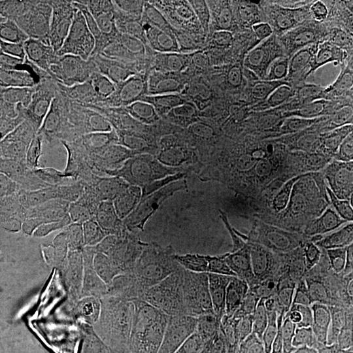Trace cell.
Instances as JSON below:
<instances>
[{"mask_svg": "<svg viewBox=\"0 0 353 353\" xmlns=\"http://www.w3.org/2000/svg\"><path fill=\"white\" fill-rule=\"evenodd\" d=\"M100 141L105 157L131 173L173 164L189 145L196 144L183 115L169 121L141 109L117 112L113 123L102 130Z\"/></svg>", "mask_w": 353, "mask_h": 353, "instance_id": "obj_1", "label": "cell"}, {"mask_svg": "<svg viewBox=\"0 0 353 353\" xmlns=\"http://www.w3.org/2000/svg\"><path fill=\"white\" fill-rule=\"evenodd\" d=\"M68 176L58 211L50 217L41 208L33 210V214L37 227L77 263L101 217L105 203L113 192L118 176L110 160L97 156L84 160Z\"/></svg>", "mask_w": 353, "mask_h": 353, "instance_id": "obj_2", "label": "cell"}, {"mask_svg": "<svg viewBox=\"0 0 353 353\" xmlns=\"http://www.w3.org/2000/svg\"><path fill=\"white\" fill-rule=\"evenodd\" d=\"M157 3L176 14L204 67L202 79L191 85L189 101L182 113L201 109L240 68L232 48L227 4L225 1L196 0H157Z\"/></svg>", "mask_w": 353, "mask_h": 353, "instance_id": "obj_3", "label": "cell"}, {"mask_svg": "<svg viewBox=\"0 0 353 353\" xmlns=\"http://www.w3.org/2000/svg\"><path fill=\"white\" fill-rule=\"evenodd\" d=\"M190 90L189 74L176 58L166 28L156 20L135 74L114 110L122 113L141 109L176 121L189 101Z\"/></svg>", "mask_w": 353, "mask_h": 353, "instance_id": "obj_4", "label": "cell"}, {"mask_svg": "<svg viewBox=\"0 0 353 353\" xmlns=\"http://www.w3.org/2000/svg\"><path fill=\"white\" fill-rule=\"evenodd\" d=\"M105 16L99 1H74L54 26L28 39L58 75L99 85Z\"/></svg>", "mask_w": 353, "mask_h": 353, "instance_id": "obj_5", "label": "cell"}, {"mask_svg": "<svg viewBox=\"0 0 353 353\" xmlns=\"http://www.w3.org/2000/svg\"><path fill=\"white\" fill-rule=\"evenodd\" d=\"M219 348L236 353H335L353 348V335L328 331L306 310L285 306L256 318Z\"/></svg>", "mask_w": 353, "mask_h": 353, "instance_id": "obj_6", "label": "cell"}, {"mask_svg": "<svg viewBox=\"0 0 353 353\" xmlns=\"http://www.w3.org/2000/svg\"><path fill=\"white\" fill-rule=\"evenodd\" d=\"M105 16L99 85L112 105L123 96L156 19L145 1H99Z\"/></svg>", "mask_w": 353, "mask_h": 353, "instance_id": "obj_7", "label": "cell"}, {"mask_svg": "<svg viewBox=\"0 0 353 353\" xmlns=\"http://www.w3.org/2000/svg\"><path fill=\"white\" fill-rule=\"evenodd\" d=\"M97 156L103 153L52 115L50 125L37 138L0 139V173L3 176H68L84 160Z\"/></svg>", "mask_w": 353, "mask_h": 353, "instance_id": "obj_8", "label": "cell"}, {"mask_svg": "<svg viewBox=\"0 0 353 353\" xmlns=\"http://www.w3.org/2000/svg\"><path fill=\"white\" fill-rule=\"evenodd\" d=\"M296 186V160L292 153L272 148L252 163L233 170L230 185L202 205L221 214H252L271 203L281 201Z\"/></svg>", "mask_w": 353, "mask_h": 353, "instance_id": "obj_9", "label": "cell"}, {"mask_svg": "<svg viewBox=\"0 0 353 353\" xmlns=\"http://www.w3.org/2000/svg\"><path fill=\"white\" fill-rule=\"evenodd\" d=\"M139 214V198L118 178L75 268L102 276L121 267L138 242Z\"/></svg>", "mask_w": 353, "mask_h": 353, "instance_id": "obj_10", "label": "cell"}, {"mask_svg": "<svg viewBox=\"0 0 353 353\" xmlns=\"http://www.w3.org/2000/svg\"><path fill=\"white\" fill-rule=\"evenodd\" d=\"M65 278L67 271L57 255L36 252L1 280V316L51 325L52 305Z\"/></svg>", "mask_w": 353, "mask_h": 353, "instance_id": "obj_11", "label": "cell"}, {"mask_svg": "<svg viewBox=\"0 0 353 353\" xmlns=\"http://www.w3.org/2000/svg\"><path fill=\"white\" fill-rule=\"evenodd\" d=\"M48 90L55 119L102 152L100 134L113 123L117 110L101 90L63 76L52 81Z\"/></svg>", "mask_w": 353, "mask_h": 353, "instance_id": "obj_12", "label": "cell"}, {"mask_svg": "<svg viewBox=\"0 0 353 353\" xmlns=\"http://www.w3.org/2000/svg\"><path fill=\"white\" fill-rule=\"evenodd\" d=\"M181 115L189 122L196 144L212 152L232 170L275 148L272 138L263 130L216 117L203 109H192Z\"/></svg>", "mask_w": 353, "mask_h": 353, "instance_id": "obj_13", "label": "cell"}, {"mask_svg": "<svg viewBox=\"0 0 353 353\" xmlns=\"http://www.w3.org/2000/svg\"><path fill=\"white\" fill-rule=\"evenodd\" d=\"M283 43L293 84L309 100L339 106L353 102V76L343 62L326 61L285 41Z\"/></svg>", "mask_w": 353, "mask_h": 353, "instance_id": "obj_14", "label": "cell"}, {"mask_svg": "<svg viewBox=\"0 0 353 353\" xmlns=\"http://www.w3.org/2000/svg\"><path fill=\"white\" fill-rule=\"evenodd\" d=\"M115 172L143 202L169 208H192L198 205V199L178 161L144 173H131L115 165Z\"/></svg>", "mask_w": 353, "mask_h": 353, "instance_id": "obj_15", "label": "cell"}, {"mask_svg": "<svg viewBox=\"0 0 353 353\" xmlns=\"http://www.w3.org/2000/svg\"><path fill=\"white\" fill-rule=\"evenodd\" d=\"M165 214V254L169 268L178 265H220L227 261L224 249L203 228L176 214Z\"/></svg>", "mask_w": 353, "mask_h": 353, "instance_id": "obj_16", "label": "cell"}, {"mask_svg": "<svg viewBox=\"0 0 353 353\" xmlns=\"http://www.w3.org/2000/svg\"><path fill=\"white\" fill-rule=\"evenodd\" d=\"M163 276L169 293L191 305L202 303L220 290L237 288V272L229 259L220 265H178L166 270Z\"/></svg>", "mask_w": 353, "mask_h": 353, "instance_id": "obj_17", "label": "cell"}, {"mask_svg": "<svg viewBox=\"0 0 353 353\" xmlns=\"http://www.w3.org/2000/svg\"><path fill=\"white\" fill-rule=\"evenodd\" d=\"M252 225L280 246L300 249L316 240V228L303 207L275 202L250 214Z\"/></svg>", "mask_w": 353, "mask_h": 353, "instance_id": "obj_18", "label": "cell"}, {"mask_svg": "<svg viewBox=\"0 0 353 353\" xmlns=\"http://www.w3.org/2000/svg\"><path fill=\"white\" fill-rule=\"evenodd\" d=\"M70 176V174H68ZM68 176H0V199L26 210L41 208L46 216L58 211L68 185Z\"/></svg>", "mask_w": 353, "mask_h": 353, "instance_id": "obj_19", "label": "cell"}, {"mask_svg": "<svg viewBox=\"0 0 353 353\" xmlns=\"http://www.w3.org/2000/svg\"><path fill=\"white\" fill-rule=\"evenodd\" d=\"M74 1L12 0L0 3V34L30 39L54 26Z\"/></svg>", "mask_w": 353, "mask_h": 353, "instance_id": "obj_20", "label": "cell"}, {"mask_svg": "<svg viewBox=\"0 0 353 353\" xmlns=\"http://www.w3.org/2000/svg\"><path fill=\"white\" fill-rule=\"evenodd\" d=\"M1 80L29 87H49L59 75L30 42L0 34Z\"/></svg>", "mask_w": 353, "mask_h": 353, "instance_id": "obj_21", "label": "cell"}, {"mask_svg": "<svg viewBox=\"0 0 353 353\" xmlns=\"http://www.w3.org/2000/svg\"><path fill=\"white\" fill-rule=\"evenodd\" d=\"M353 183V159L306 147L296 159V186L305 191L347 188Z\"/></svg>", "mask_w": 353, "mask_h": 353, "instance_id": "obj_22", "label": "cell"}, {"mask_svg": "<svg viewBox=\"0 0 353 353\" xmlns=\"http://www.w3.org/2000/svg\"><path fill=\"white\" fill-rule=\"evenodd\" d=\"M196 306L203 310V316L212 325L224 330H245L256 318L265 313L285 307L280 303H268L254 297L240 288L220 290Z\"/></svg>", "mask_w": 353, "mask_h": 353, "instance_id": "obj_23", "label": "cell"}, {"mask_svg": "<svg viewBox=\"0 0 353 353\" xmlns=\"http://www.w3.org/2000/svg\"><path fill=\"white\" fill-rule=\"evenodd\" d=\"M230 29L246 37L283 41L290 4L285 1H225Z\"/></svg>", "mask_w": 353, "mask_h": 353, "instance_id": "obj_24", "label": "cell"}, {"mask_svg": "<svg viewBox=\"0 0 353 353\" xmlns=\"http://www.w3.org/2000/svg\"><path fill=\"white\" fill-rule=\"evenodd\" d=\"M176 161L188 178L190 188L198 199V205L221 194L232 182L233 170L199 144L189 145Z\"/></svg>", "mask_w": 353, "mask_h": 353, "instance_id": "obj_25", "label": "cell"}, {"mask_svg": "<svg viewBox=\"0 0 353 353\" xmlns=\"http://www.w3.org/2000/svg\"><path fill=\"white\" fill-rule=\"evenodd\" d=\"M236 79L248 93L265 126L278 122L279 118L290 114L292 110L290 87L278 76L258 68L240 65Z\"/></svg>", "mask_w": 353, "mask_h": 353, "instance_id": "obj_26", "label": "cell"}, {"mask_svg": "<svg viewBox=\"0 0 353 353\" xmlns=\"http://www.w3.org/2000/svg\"><path fill=\"white\" fill-rule=\"evenodd\" d=\"M233 265L237 272V288L259 300L290 306L299 296L294 280L280 268L248 262Z\"/></svg>", "mask_w": 353, "mask_h": 353, "instance_id": "obj_27", "label": "cell"}, {"mask_svg": "<svg viewBox=\"0 0 353 353\" xmlns=\"http://www.w3.org/2000/svg\"><path fill=\"white\" fill-rule=\"evenodd\" d=\"M279 202L292 203L303 207L310 214L314 225L334 227L353 214V189L313 190V191H290Z\"/></svg>", "mask_w": 353, "mask_h": 353, "instance_id": "obj_28", "label": "cell"}, {"mask_svg": "<svg viewBox=\"0 0 353 353\" xmlns=\"http://www.w3.org/2000/svg\"><path fill=\"white\" fill-rule=\"evenodd\" d=\"M283 41L331 62H343L341 52L316 19L297 6H290Z\"/></svg>", "mask_w": 353, "mask_h": 353, "instance_id": "obj_29", "label": "cell"}, {"mask_svg": "<svg viewBox=\"0 0 353 353\" xmlns=\"http://www.w3.org/2000/svg\"><path fill=\"white\" fill-rule=\"evenodd\" d=\"M84 271L74 268L55 297L51 312V327L61 341H67L77 336V323L84 301Z\"/></svg>", "mask_w": 353, "mask_h": 353, "instance_id": "obj_30", "label": "cell"}, {"mask_svg": "<svg viewBox=\"0 0 353 353\" xmlns=\"http://www.w3.org/2000/svg\"><path fill=\"white\" fill-rule=\"evenodd\" d=\"M1 347L14 353H49L55 339L59 338L51 325L33 321L1 316Z\"/></svg>", "mask_w": 353, "mask_h": 353, "instance_id": "obj_31", "label": "cell"}, {"mask_svg": "<svg viewBox=\"0 0 353 353\" xmlns=\"http://www.w3.org/2000/svg\"><path fill=\"white\" fill-rule=\"evenodd\" d=\"M145 8L166 28L176 51V58L189 74L191 85L198 83L204 74V67L196 55L189 34L178 21L176 14L157 1H145Z\"/></svg>", "mask_w": 353, "mask_h": 353, "instance_id": "obj_32", "label": "cell"}, {"mask_svg": "<svg viewBox=\"0 0 353 353\" xmlns=\"http://www.w3.org/2000/svg\"><path fill=\"white\" fill-rule=\"evenodd\" d=\"M0 103L42 118H51L52 115L48 87L19 85L1 80Z\"/></svg>", "mask_w": 353, "mask_h": 353, "instance_id": "obj_33", "label": "cell"}, {"mask_svg": "<svg viewBox=\"0 0 353 353\" xmlns=\"http://www.w3.org/2000/svg\"><path fill=\"white\" fill-rule=\"evenodd\" d=\"M48 234L38 228L30 237H0V265L1 280L8 278L13 271L28 262L36 252L49 242Z\"/></svg>", "mask_w": 353, "mask_h": 353, "instance_id": "obj_34", "label": "cell"}, {"mask_svg": "<svg viewBox=\"0 0 353 353\" xmlns=\"http://www.w3.org/2000/svg\"><path fill=\"white\" fill-rule=\"evenodd\" d=\"M316 322L328 331L353 335V293L332 294L313 313Z\"/></svg>", "mask_w": 353, "mask_h": 353, "instance_id": "obj_35", "label": "cell"}, {"mask_svg": "<svg viewBox=\"0 0 353 353\" xmlns=\"http://www.w3.org/2000/svg\"><path fill=\"white\" fill-rule=\"evenodd\" d=\"M50 121L51 118H42L0 103V139L26 140L37 138L45 128L49 127Z\"/></svg>", "mask_w": 353, "mask_h": 353, "instance_id": "obj_36", "label": "cell"}, {"mask_svg": "<svg viewBox=\"0 0 353 353\" xmlns=\"http://www.w3.org/2000/svg\"><path fill=\"white\" fill-rule=\"evenodd\" d=\"M314 134L327 139L353 144V108L351 105L331 108L314 119Z\"/></svg>", "mask_w": 353, "mask_h": 353, "instance_id": "obj_37", "label": "cell"}, {"mask_svg": "<svg viewBox=\"0 0 353 353\" xmlns=\"http://www.w3.org/2000/svg\"><path fill=\"white\" fill-rule=\"evenodd\" d=\"M122 284L130 293V296L134 299L137 309L135 331L132 334V338L127 343V347L131 353H147L152 347V341L154 336L150 305L141 290H138L131 281H122Z\"/></svg>", "mask_w": 353, "mask_h": 353, "instance_id": "obj_38", "label": "cell"}, {"mask_svg": "<svg viewBox=\"0 0 353 353\" xmlns=\"http://www.w3.org/2000/svg\"><path fill=\"white\" fill-rule=\"evenodd\" d=\"M0 214L1 236L30 237L38 230L32 210H26L0 199Z\"/></svg>", "mask_w": 353, "mask_h": 353, "instance_id": "obj_39", "label": "cell"}, {"mask_svg": "<svg viewBox=\"0 0 353 353\" xmlns=\"http://www.w3.org/2000/svg\"><path fill=\"white\" fill-rule=\"evenodd\" d=\"M72 353H131L127 344L110 339L108 336H76L65 341Z\"/></svg>", "mask_w": 353, "mask_h": 353, "instance_id": "obj_40", "label": "cell"}, {"mask_svg": "<svg viewBox=\"0 0 353 353\" xmlns=\"http://www.w3.org/2000/svg\"><path fill=\"white\" fill-rule=\"evenodd\" d=\"M341 227L344 228V230L353 236V214L348 216L345 220H343L341 224Z\"/></svg>", "mask_w": 353, "mask_h": 353, "instance_id": "obj_41", "label": "cell"}, {"mask_svg": "<svg viewBox=\"0 0 353 353\" xmlns=\"http://www.w3.org/2000/svg\"><path fill=\"white\" fill-rule=\"evenodd\" d=\"M0 353H14L11 350H8V348H6V347H0Z\"/></svg>", "mask_w": 353, "mask_h": 353, "instance_id": "obj_42", "label": "cell"}, {"mask_svg": "<svg viewBox=\"0 0 353 353\" xmlns=\"http://www.w3.org/2000/svg\"><path fill=\"white\" fill-rule=\"evenodd\" d=\"M335 353H353V348H350V350H344V351H339V352Z\"/></svg>", "mask_w": 353, "mask_h": 353, "instance_id": "obj_43", "label": "cell"}, {"mask_svg": "<svg viewBox=\"0 0 353 353\" xmlns=\"http://www.w3.org/2000/svg\"><path fill=\"white\" fill-rule=\"evenodd\" d=\"M224 353H236V352H224Z\"/></svg>", "mask_w": 353, "mask_h": 353, "instance_id": "obj_44", "label": "cell"}, {"mask_svg": "<svg viewBox=\"0 0 353 353\" xmlns=\"http://www.w3.org/2000/svg\"><path fill=\"white\" fill-rule=\"evenodd\" d=\"M351 74H352V72H351ZM352 76H353V74H352Z\"/></svg>", "mask_w": 353, "mask_h": 353, "instance_id": "obj_45", "label": "cell"}, {"mask_svg": "<svg viewBox=\"0 0 353 353\" xmlns=\"http://www.w3.org/2000/svg\"><path fill=\"white\" fill-rule=\"evenodd\" d=\"M352 21H353V20H352Z\"/></svg>", "mask_w": 353, "mask_h": 353, "instance_id": "obj_46", "label": "cell"}]
</instances>
